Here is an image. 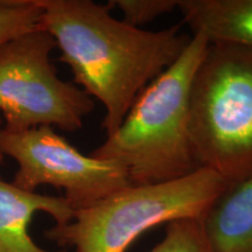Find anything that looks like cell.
Masks as SVG:
<instances>
[{
	"instance_id": "obj_5",
	"label": "cell",
	"mask_w": 252,
	"mask_h": 252,
	"mask_svg": "<svg viewBox=\"0 0 252 252\" xmlns=\"http://www.w3.org/2000/svg\"><path fill=\"white\" fill-rule=\"evenodd\" d=\"M56 42L42 26L0 47V111L5 131L19 133L39 126L74 132L94 103L83 90L61 80L50 54Z\"/></svg>"
},
{
	"instance_id": "obj_1",
	"label": "cell",
	"mask_w": 252,
	"mask_h": 252,
	"mask_svg": "<svg viewBox=\"0 0 252 252\" xmlns=\"http://www.w3.org/2000/svg\"><path fill=\"white\" fill-rule=\"evenodd\" d=\"M40 25L54 37L74 83L105 108L102 128L113 133L151 82L180 58L191 35L180 25L152 32L111 15L91 0H40Z\"/></svg>"
},
{
	"instance_id": "obj_6",
	"label": "cell",
	"mask_w": 252,
	"mask_h": 252,
	"mask_svg": "<svg viewBox=\"0 0 252 252\" xmlns=\"http://www.w3.org/2000/svg\"><path fill=\"white\" fill-rule=\"evenodd\" d=\"M0 152L18 163L12 184L26 191L46 185L62 189L74 212L131 186L121 162L81 153L50 126L19 133L1 128Z\"/></svg>"
},
{
	"instance_id": "obj_10",
	"label": "cell",
	"mask_w": 252,
	"mask_h": 252,
	"mask_svg": "<svg viewBox=\"0 0 252 252\" xmlns=\"http://www.w3.org/2000/svg\"><path fill=\"white\" fill-rule=\"evenodd\" d=\"M149 252H215L202 219H181L167 223L165 236Z\"/></svg>"
},
{
	"instance_id": "obj_12",
	"label": "cell",
	"mask_w": 252,
	"mask_h": 252,
	"mask_svg": "<svg viewBox=\"0 0 252 252\" xmlns=\"http://www.w3.org/2000/svg\"><path fill=\"white\" fill-rule=\"evenodd\" d=\"M108 4L122 12L124 23L140 28L178 8L179 0H112Z\"/></svg>"
},
{
	"instance_id": "obj_7",
	"label": "cell",
	"mask_w": 252,
	"mask_h": 252,
	"mask_svg": "<svg viewBox=\"0 0 252 252\" xmlns=\"http://www.w3.org/2000/svg\"><path fill=\"white\" fill-rule=\"evenodd\" d=\"M40 212L52 216L55 225L65 224L74 215L63 196L26 191L0 178V252H64L45 250L32 239L30 223Z\"/></svg>"
},
{
	"instance_id": "obj_11",
	"label": "cell",
	"mask_w": 252,
	"mask_h": 252,
	"mask_svg": "<svg viewBox=\"0 0 252 252\" xmlns=\"http://www.w3.org/2000/svg\"><path fill=\"white\" fill-rule=\"evenodd\" d=\"M40 0H0V47L40 27Z\"/></svg>"
},
{
	"instance_id": "obj_2",
	"label": "cell",
	"mask_w": 252,
	"mask_h": 252,
	"mask_svg": "<svg viewBox=\"0 0 252 252\" xmlns=\"http://www.w3.org/2000/svg\"><path fill=\"white\" fill-rule=\"evenodd\" d=\"M208 47L202 34H191L180 58L141 91L91 156L121 162L131 185L161 184L200 169L189 137V94Z\"/></svg>"
},
{
	"instance_id": "obj_8",
	"label": "cell",
	"mask_w": 252,
	"mask_h": 252,
	"mask_svg": "<svg viewBox=\"0 0 252 252\" xmlns=\"http://www.w3.org/2000/svg\"><path fill=\"white\" fill-rule=\"evenodd\" d=\"M202 224L215 252H252V176L228 186Z\"/></svg>"
},
{
	"instance_id": "obj_13",
	"label": "cell",
	"mask_w": 252,
	"mask_h": 252,
	"mask_svg": "<svg viewBox=\"0 0 252 252\" xmlns=\"http://www.w3.org/2000/svg\"><path fill=\"white\" fill-rule=\"evenodd\" d=\"M1 119H0V131H1ZM2 161H4V156H2V153L0 152V163H2Z\"/></svg>"
},
{
	"instance_id": "obj_3",
	"label": "cell",
	"mask_w": 252,
	"mask_h": 252,
	"mask_svg": "<svg viewBox=\"0 0 252 252\" xmlns=\"http://www.w3.org/2000/svg\"><path fill=\"white\" fill-rule=\"evenodd\" d=\"M189 137L200 168L228 186L252 176V48L209 43L190 88Z\"/></svg>"
},
{
	"instance_id": "obj_9",
	"label": "cell",
	"mask_w": 252,
	"mask_h": 252,
	"mask_svg": "<svg viewBox=\"0 0 252 252\" xmlns=\"http://www.w3.org/2000/svg\"><path fill=\"white\" fill-rule=\"evenodd\" d=\"M182 19L209 43L252 48V0H179Z\"/></svg>"
},
{
	"instance_id": "obj_4",
	"label": "cell",
	"mask_w": 252,
	"mask_h": 252,
	"mask_svg": "<svg viewBox=\"0 0 252 252\" xmlns=\"http://www.w3.org/2000/svg\"><path fill=\"white\" fill-rule=\"evenodd\" d=\"M226 187L220 176L206 168L161 184L131 185L76 210L68 223L52 226L45 235L75 252H127L154 226L202 219Z\"/></svg>"
}]
</instances>
